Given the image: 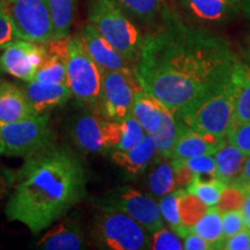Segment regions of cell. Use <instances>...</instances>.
Wrapping results in <instances>:
<instances>
[{
	"label": "cell",
	"mask_w": 250,
	"mask_h": 250,
	"mask_svg": "<svg viewBox=\"0 0 250 250\" xmlns=\"http://www.w3.org/2000/svg\"><path fill=\"white\" fill-rule=\"evenodd\" d=\"M174 165L175 169V180H176V188H187L195 179V173L190 169L182 160L170 159Z\"/></svg>",
	"instance_id": "cell-39"
},
{
	"label": "cell",
	"mask_w": 250,
	"mask_h": 250,
	"mask_svg": "<svg viewBox=\"0 0 250 250\" xmlns=\"http://www.w3.org/2000/svg\"><path fill=\"white\" fill-rule=\"evenodd\" d=\"M160 15L145 35L134 72L143 89L176 114L229 79L240 59L223 36L167 7Z\"/></svg>",
	"instance_id": "cell-1"
},
{
	"label": "cell",
	"mask_w": 250,
	"mask_h": 250,
	"mask_svg": "<svg viewBox=\"0 0 250 250\" xmlns=\"http://www.w3.org/2000/svg\"><path fill=\"white\" fill-rule=\"evenodd\" d=\"M210 206L206 205L199 197L190 192H186L180 202V219L182 225V237L191 232L195 225L204 217Z\"/></svg>",
	"instance_id": "cell-30"
},
{
	"label": "cell",
	"mask_w": 250,
	"mask_h": 250,
	"mask_svg": "<svg viewBox=\"0 0 250 250\" xmlns=\"http://www.w3.org/2000/svg\"><path fill=\"white\" fill-rule=\"evenodd\" d=\"M232 76V74H230ZM235 86L232 77L204 96L177 111L181 125L190 129L226 137L234 123Z\"/></svg>",
	"instance_id": "cell-3"
},
{
	"label": "cell",
	"mask_w": 250,
	"mask_h": 250,
	"mask_svg": "<svg viewBox=\"0 0 250 250\" xmlns=\"http://www.w3.org/2000/svg\"><path fill=\"white\" fill-rule=\"evenodd\" d=\"M250 247V228H245L230 237L226 239L223 249L226 250H245Z\"/></svg>",
	"instance_id": "cell-40"
},
{
	"label": "cell",
	"mask_w": 250,
	"mask_h": 250,
	"mask_svg": "<svg viewBox=\"0 0 250 250\" xmlns=\"http://www.w3.org/2000/svg\"><path fill=\"white\" fill-rule=\"evenodd\" d=\"M187 192V189L184 188H179V189L174 190L173 192L168 193L161 199H159V206H160V211L164 220L169 225V227L174 230L175 233L179 234L180 237H182L183 229L182 225H181L180 219V202L182 199L184 193Z\"/></svg>",
	"instance_id": "cell-32"
},
{
	"label": "cell",
	"mask_w": 250,
	"mask_h": 250,
	"mask_svg": "<svg viewBox=\"0 0 250 250\" xmlns=\"http://www.w3.org/2000/svg\"><path fill=\"white\" fill-rule=\"evenodd\" d=\"M42 250H80L86 248V236L76 219L66 218L48 228L36 242Z\"/></svg>",
	"instance_id": "cell-16"
},
{
	"label": "cell",
	"mask_w": 250,
	"mask_h": 250,
	"mask_svg": "<svg viewBox=\"0 0 250 250\" xmlns=\"http://www.w3.org/2000/svg\"><path fill=\"white\" fill-rule=\"evenodd\" d=\"M156 155L158 147L154 137L149 133H145L143 139L134 147L127 151L112 149L110 158L112 162L122 168L125 173L131 176H136L148 167Z\"/></svg>",
	"instance_id": "cell-19"
},
{
	"label": "cell",
	"mask_w": 250,
	"mask_h": 250,
	"mask_svg": "<svg viewBox=\"0 0 250 250\" xmlns=\"http://www.w3.org/2000/svg\"><path fill=\"white\" fill-rule=\"evenodd\" d=\"M193 232L204 237L214 249H223L226 237L223 229V215L217 206H210L204 217L192 228Z\"/></svg>",
	"instance_id": "cell-27"
},
{
	"label": "cell",
	"mask_w": 250,
	"mask_h": 250,
	"mask_svg": "<svg viewBox=\"0 0 250 250\" xmlns=\"http://www.w3.org/2000/svg\"><path fill=\"white\" fill-rule=\"evenodd\" d=\"M78 0H48L55 30V40L70 36Z\"/></svg>",
	"instance_id": "cell-26"
},
{
	"label": "cell",
	"mask_w": 250,
	"mask_h": 250,
	"mask_svg": "<svg viewBox=\"0 0 250 250\" xmlns=\"http://www.w3.org/2000/svg\"><path fill=\"white\" fill-rule=\"evenodd\" d=\"M226 139L233 144L246 156L250 155V121L234 122L232 127L228 131Z\"/></svg>",
	"instance_id": "cell-33"
},
{
	"label": "cell",
	"mask_w": 250,
	"mask_h": 250,
	"mask_svg": "<svg viewBox=\"0 0 250 250\" xmlns=\"http://www.w3.org/2000/svg\"><path fill=\"white\" fill-rule=\"evenodd\" d=\"M179 132L180 125L176 115L166 105L162 112L160 129L153 136L155 139L156 147H158V155L162 158H170Z\"/></svg>",
	"instance_id": "cell-28"
},
{
	"label": "cell",
	"mask_w": 250,
	"mask_h": 250,
	"mask_svg": "<svg viewBox=\"0 0 250 250\" xmlns=\"http://www.w3.org/2000/svg\"><path fill=\"white\" fill-rule=\"evenodd\" d=\"M180 125V132L175 142L169 159L184 160L197 155L214 154L227 142L226 137H219L215 134L202 132Z\"/></svg>",
	"instance_id": "cell-15"
},
{
	"label": "cell",
	"mask_w": 250,
	"mask_h": 250,
	"mask_svg": "<svg viewBox=\"0 0 250 250\" xmlns=\"http://www.w3.org/2000/svg\"><path fill=\"white\" fill-rule=\"evenodd\" d=\"M103 122L104 118L90 109L72 117L68 124V133L79 151L87 154L108 151L103 136Z\"/></svg>",
	"instance_id": "cell-12"
},
{
	"label": "cell",
	"mask_w": 250,
	"mask_h": 250,
	"mask_svg": "<svg viewBox=\"0 0 250 250\" xmlns=\"http://www.w3.org/2000/svg\"><path fill=\"white\" fill-rule=\"evenodd\" d=\"M22 88L8 83H0V122L12 123L36 116Z\"/></svg>",
	"instance_id": "cell-21"
},
{
	"label": "cell",
	"mask_w": 250,
	"mask_h": 250,
	"mask_svg": "<svg viewBox=\"0 0 250 250\" xmlns=\"http://www.w3.org/2000/svg\"><path fill=\"white\" fill-rule=\"evenodd\" d=\"M88 23L136 65L145 35L114 0H89Z\"/></svg>",
	"instance_id": "cell-4"
},
{
	"label": "cell",
	"mask_w": 250,
	"mask_h": 250,
	"mask_svg": "<svg viewBox=\"0 0 250 250\" xmlns=\"http://www.w3.org/2000/svg\"><path fill=\"white\" fill-rule=\"evenodd\" d=\"M226 188L227 184L223 181L218 179L203 180L198 174H196L191 184L187 187V191L199 197L206 205L214 206Z\"/></svg>",
	"instance_id": "cell-31"
},
{
	"label": "cell",
	"mask_w": 250,
	"mask_h": 250,
	"mask_svg": "<svg viewBox=\"0 0 250 250\" xmlns=\"http://www.w3.org/2000/svg\"><path fill=\"white\" fill-rule=\"evenodd\" d=\"M239 189H240V190H242V191L245 192L246 195H247V193H249V192H250V184H248V186L242 187V188H239Z\"/></svg>",
	"instance_id": "cell-47"
},
{
	"label": "cell",
	"mask_w": 250,
	"mask_h": 250,
	"mask_svg": "<svg viewBox=\"0 0 250 250\" xmlns=\"http://www.w3.org/2000/svg\"><path fill=\"white\" fill-rule=\"evenodd\" d=\"M182 161L193 173L198 174L201 179H203V176H208V179H215L217 166H215V159L213 154L197 155L193 156V158L184 159Z\"/></svg>",
	"instance_id": "cell-36"
},
{
	"label": "cell",
	"mask_w": 250,
	"mask_h": 250,
	"mask_svg": "<svg viewBox=\"0 0 250 250\" xmlns=\"http://www.w3.org/2000/svg\"><path fill=\"white\" fill-rule=\"evenodd\" d=\"M86 196L87 173L81 159L67 146L54 144L26 158L5 215L37 235L64 218Z\"/></svg>",
	"instance_id": "cell-2"
},
{
	"label": "cell",
	"mask_w": 250,
	"mask_h": 250,
	"mask_svg": "<svg viewBox=\"0 0 250 250\" xmlns=\"http://www.w3.org/2000/svg\"><path fill=\"white\" fill-rule=\"evenodd\" d=\"M245 227V220H243L242 210L227 211L223 213V229L224 235L226 239L230 237L234 234Z\"/></svg>",
	"instance_id": "cell-38"
},
{
	"label": "cell",
	"mask_w": 250,
	"mask_h": 250,
	"mask_svg": "<svg viewBox=\"0 0 250 250\" xmlns=\"http://www.w3.org/2000/svg\"><path fill=\"white\" fill-rule=\"evenodd\" d=\"M2 1H4V0H0V4H1V2H2Z\"/></svg>",
	"instance_id": "cell-48"
},
{
	"label": "cell",
	"mask_w": 250,
	"mask_h": 250,
	"mask_svg": "<svg viewBox=\"0 0 250 250\" xmlns=\"http://www.w3.org/2000/svg\"><path fill=\"white\" fill-rule=\"evenodd\" d=\"M0 6L13 20L21 40L42 44L55 40L48 0H4Z\"/></svg>",
	"instance_id": "cell-8"
},
{
	"label": "cell",
	"mask_w": 250,
	"mask_h": 250,
	"mask_svg": "<svg viewBox=\"0 0 250 250\" xmlns=\"http://www.w3.org/2000/svg\"><path fill=\"white\" fill-rule=\"evenodd\" d=\"M147 188L154 199H161L162 197L176 190L174 165L169 158L158 155V159L153 162L148 173Z\"/></svg>",
	"instance_id": "cell-23"
},
{
	"label": "cell",
	"mask_w": 250,
	"mask_h": 250,
	"mask_svg": "<svg viewBox=\"0 0 250 250\" xmlns=\"http://www.w3.org/2000/svg\"><path fill=\"white\" fill-rule=\"evenodd\" d=\"M78 34L90 57L103 70L118 71L124 68H134L133 62L125 58L90 23H87Z\"/></svg>",
	"instance_id": "cell-14"
},
{
	"label": "cell",
	"mask_w": 250,
	"mask_h": 250,
	"mask_svg": "<svg viewBox=\"0 0 250 250\" xmlns=\"http://www.w3.org/2000/svg\"><path fill=\"white\" fill-rule=\"evenodd\" d=\"M242 52H243V57H245V62H248L250 65V34L246 37L245 44H243V48H242Z\"/></svg>",
	"instance_id": "cell-44"
},
{
	"label": "cell",
	"mask_w": 250,
	"mask_h": 250,
	"mask_svg": "<svg viewBox=\"0 0 250 250\" xmlns=\"http://www.w3.org/2000/svg\"><path fill=\"white\" fill-rule=\"evenodd\" d=\"M183 249L186 250H211L214 249L210 242L206 241L204 237L198 235L196 232H189L183 237Z\"/></svg>",
	"instance_id": "cell-41"
},
{
	"label": "cell",
	"mask_w": 250,
	"mask_h": 250,
	"mask_svg": "<svg viewBox=\"0 0 250 250\" xmlns=\"http://www.w3.org/2000/svg\"><path fill=\"white\" fill-rule=\"evenodd\" d=\"M240 9L243 17L250 20V0H240Z\"/></svg>",
	"instance_id": "cell-45"
},
{
	"label": "cell",
	"mask_w": 250,
	"mask_h": 250,
	"mask_svg": "<svg viewBox=\"0 0 250 250\" xmlns=\"http://www.w3.org/2000/svg\"><path fill=\"white\" fill-rule=\"evenodd\" d=\"M214 159L217 166L215 179L229 186L241 174L247 156L236 146L226 142L223 147L214 153Z\"/></svg>",
	"instance_id": "cell-24"
},
{
	"label": "cell",
	"mask_w": 250,
	"mask_h": 250,
	"mask_svg": "<svg viewBox=\"0 0 250 250\" xmlns=\"http://www.w3.org/2000/svg\"><path fill=\"white\" fill-rule=\"evenodd\" d=\"M165 107L164 103L143 89L134 98L131 115L139 122L146 133L154 136L161 126Z\"/></svg>",
	"instance_id": "cell-22"
},
{
	"label": "cell",
	"mask_w": 250,
	"mask_h": 250,
	"mask_svg": "<svg viewBox=\"0 0 250 250\" xmlns=\"http://www.w3.org/2000/svg\"><path fill=\"white\" fill-rule=\"evenodd\" d=\"M68 37L52 40L51 42L46 43V57L39 70L36 71L34 80L48 83H66L68 85Z\"/></svg>",
	"instance_id": "cell-18"
},
{
	"label": "cell",
	"mask_w": 250,
	"mask_h": 250,
	"mask_svg": "<svg viewBox=\"0 0 250 250\" xmlns=\"http://www.w3.org/2000/svg\"><path fill=\"white\" fill-rule=\"evenodd\" d=\"M180 6L192 22L221 26L236 17L240 0H180Z\"/></svg>",
	"instance_id": "cell-13"
},
{
	"label": "cell",
	"mask_w": 250,
	"mask_h": 250,
	"mask_svg": "<svg viewBox=\"0 0 250 250\" xmlns=\"http://www.w3.org/2000/svg\"><path fill=\"white\" fill-rule=\"evenodd\" d=\"M67 77L72 95L99 115L104 70L90 57L79 34L68 37Z\"/></svg>",
	"instance_id": "cell-6"
},
{
	"label": "cell",
	"mask_w": 250,
	"mask_h": 250,
	"mask_svg": "<svg viewBox=\"0 0 250 250\" xmlns=\"http://www.w3.org/2000/svg\"><path fill=\"white\" fill-rule=\"evenodd\" d=\"M243 220H245V227L250 228V192L246 195V202L242 208Z\"/></svg>",
	"instance_id": "cell-43"
},
{
	"label": "cell",
	"mask_w": 250,
	"mask_h": 250,
	"mask_svg": "<svg viewBox=\"0 0 250 250\" xmlns=\"http://www.w3.org/2000/svg\"><path fill=\"white\" fill-rule=\"evenodd\" d=\"M246 202V193L239 188L229 186L224 190L217 203V208L221 213L227 211L242 210Z\"/></svg>",
	"instance_id": "cell-35"
},
{
	"label": "cell",
	"mask_w": 250,
	"mask_h": 250,
	"mask_svg": "<svg viewBox=\"0 0 250 250\" xmlns=\"http://www.w3.org/2000/svg\"><path fill=\"white\" fill-rule=\"evenodd\" d=\"M92 239L100 249L146 250L151 249L147 230L123 212L101 208L94 215Z\"/></svg>",
	"instance_id": "cell-5"
},
{
	"label": "cell",
	"mask_w": 250,
	"mask_h": 250,
	"mask_svg": "<svg viewBox=\"0 0 250 250\" xmlns=\"http://www.w3.org/2000/svg\"><path fill=\"white\" fill-rule=\"evenodd\" d=\"M143 87L134 68L103 72V92L99 115L112 121L124 120L131 114L136 95Z\"/></svg>",
	"instance_id": "cell-9"
},
{
	"label": "cell",
	"mask_w": 250,
	"mask_h": 250,
	"mask_svg": "<svg viewBox=\"0 0 250 250\" xmlns=\"http://www.w3.org/2000/svg\"><path fill=\"white\" fill-rule=\"evenodd\" d=\"M46 57L45 44L19 40L11 43L0 55V68L9 76L29 83Z\"/></svg>",
	"instance_id": "cell-11"
},
{
	"label": "cell",
	"mask_w": 250,
	"mask_h": 250,
	"mask_svg": "<svg viewBox=\"0 0 250 250\" xmlns=\"http://www.w3.org/2000/svg\"><path fill=\"white\" fill-rule=\"evenodd\" d=\"M145 133L139 122L131 114L121 121L104 118L103 122V136L108 151L109 149L127 151L134 147L143 139Z\"/></svg>",
	"instance_id": "cell-20"
},
{
	"label": "cell",
	"mask_w": 250,
	"mask_h": 250,
	"mask_svg": "<svg viewBox=\"0 0 250 250\" xmlns=\"http://www.w3.org/2000/svg\"><path fill=\"white\" fill-rule=\"evenodd\" d=\"M235 86V111L234 122L250 121V65L239 61L232 72Z\"/></svg>",
	"instance_id": "cell-25"
},
{
	"label": "cell",
	"mask_w": 250,
	"mask_h": 250,
	"mask_svg": "<svg viewBox=\"0 0 250 250\" xmlns=\"http://www.w3.org/2000/svg\"><path fill=\"white\" fill-rule=\"evenodd\" d=\"M1 153H5V144H4V140H2L1 136H0V154Z\"/></svg>",
	"instance_id": "cell-46"
},
{
	"label": "cell",
	"mask_w": 250,
	"mask_h": 250,
	"mask_svg": "<svg viewBox=\"0 0 250 250\" xmlns=\"http://www.w3.org/2000/svg\"><path fill=\"white\" fill-rule=\"evenodd\" d=\"M22 89L36 114H44L64 105L73 96L66 83H48L33 80L26 83Z\"/></svg>",
	"instance_id": "cell-17"
},
{
	"label": "cell",
	"mask_w": 250,
	"mask_h": 250,
	"mask_svg": "<svg viewBox=\"0 0 250 250\" xmlns=\"http://www.w3.org/2000/svg\"><path fill=\"white\" fill-rule=\"evenodd\" d=\"M248 184H250V155L247 156L246 162H245V165H243L242 171H241V174H240V176L237 177V179L234 181L232 184H229V186H233L236 188H242L245 186H248Z\"/></svg>",
	"instance_id": "cell-42"
},
{
	"label": "cell",
	"mask_w": 250,
	"mask_h": 250,
	"mask_svg": "<svg viewBox=\"0 0 250 250\" xmlns=\"http://www.w3.org/2000/svg\"><path fill=\"white\" fill-rule=\"evenodd\" d=\"M99 208H110L130 215L149 234L164 227L160 206L152 196L144 195L134 188L123 186L110 190L99 201Z\"/></svg>",
	"instance_id": "cell-10"
},
{
	"label": "cell",
	"mask_w": 250,
	"mask_h": 250,
	"mask_svg": "<svg viewBox=\"0 0 250 250\" xmlns=\"http://www.w3.org/2000/svg\"><path fill=\"white\" fill-rule=\"evenodd\" d=\"M19 40L21 39L14 26L13 20L7 14V12L0 6V49Z\"/></svg>",
	"instance_id": "cell-37"
},
{
	"label": "cell",
	"mask_w": 250,
	"mask_h": 250,
	"mask_svg": "<svg viewBox=\"0 0 250 250\" xmlns=\"http://www.w3.org/2000/svg\"><path fill=\"white\" fill-rule=\"evenodd\" d=\"M151 249L154 250H181L183 249V243L181 241L179 234L173 229L162 227L152 234Z\"/></svg>",
	"instance_id": "cell-34"
},
{
	"label": "cell",
	"mask_w": 250,
	"mask_h": 250,
	"mask_svg": "<svg viewBox=\"0 0 250 250\" xmlns=\"http://www.w3.org/2000/svg\"><path fill=\"white\" fill-rule=\"evenodd\" d=\"M129 17L149 24L161 14V0H114Z\"/></svg>",
	"instance_id": "cell-29"
},
{
	"label": "cell",
	"mask_w": 250,
	"mask_h": 250,
	"mask_svg": "<svg viewBox=\"0 0 250 250\" xmlns=\"http://www.w3.org/2000/svg\"><path fill=\"white\" fill-rule=\"evenodd\" d=\"M0 136L5 144V154L24 159L56 144L49 112L12 123L0 122Z\"/></svg>",
	"instance_id": "cell-7"
}]
</instances>
